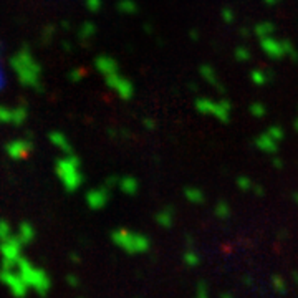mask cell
Segmentation results:
<instances>
[{"label":"cell","mask_w":298,"mask_h":298,"mask_svg":"<svg viewBox=\"0 0 298 298\" xmlns=\"http://www.w3.org/2000/svg\"><path fill=\"white\" fill-rule=\"evenodd\" d=\"M22 247L23 243L19 238V235H10L5 240H0V252H2V267L15 268L17 260L22 257Z\"/></svg>","instance_id":"4"},{"label":"cell","mask_w":298,"mask_h":298,"mask_svg":"<svg viewBox=\"0 0 298 298\" xmlns=\"http://www.w3.org/2000/svg\"><path fill=\"white\" fill-rule=\"evenodd\" d=\"M67 280L71 283V287H78V285H80V280L76 278V277H73V275H68Z\"/></svg>","instance_id":"9"},{"label":"cell","mask_w":298,"mask_h":298,"mask_svg":"<svg viewBox=\"0 0 298 298\" xmlns=\"http://www.w3.org/2000/svg\"><path fill=\"white\" fill-rule=\"evenodd\" d=\"M0 282L10 290V293L15 298H25L28 293V285L15 268L0 267Z\"/></svg>","instance_id":"3"},{"label":"cell","mask_w":298,"mask_h":298,"mask_svg":"<svg viewBox=\"0 0 298 298\" xmlns=\"http://www.w3.org/2000/svg\"><path fill=\"white\" fill-rule=\"evenodd\" d=\"M33 237H35V229L28 222H22L20 229H19V238L22 240L23 245H27V243L32 242Z\"/></svg>","instance_id":"6"},{"label":"cell","mask_w":298,"mask_h":298,"mask_svg":"<svg viewBox=\"0 0 298 298\" xmlns=\"http://www.w3.org/2000/svg\"><path fill=\"white\" fill-rule=\"evenodd\" d=\"M105 202H106V195L103 192H91L88 195V204H89V207H93V209H98L101 206H105Z\"/></svg>","instance_id":"7"},{"label":"cell","mask_w":298,"mask_h":298,"mask_svg":"<svg viewBox=\"0 0 298 298\" xmlns=\"http://www.w3.org/2000/svg\"><path fill=\"white\" fill-rule=\"evenodd\" d=\"M12 234V229H10V224L7 220H0V240H5V238H9Z\"/></svg>","instance_id":"8"},{"label":"cell","mask_w":298,"mask_h":298,"mask_svg":"<svg viewBox=\"0 0 298 298\" xmlns=\"http://www.w3.org/2000/svg\"><path fill=\"white\" fill-rule=\"evenodd\" d=\"M58 174L62 177L65 187L68 190H75L80 186V176H78V172H76V164L63 161V163L58 164Z\"/></svg>","instance_id":"5"},{"label":"cell","mask_w":298,"mask_h":298,"mask_svg":"<svg viewBox=\"0 0 298 298\" xmlns=\"http://www.w3.org/2000/svg\"><path fill=\"white\" fill-rule=\"evenodd\" d=\"M111 238L118 247L126 250L128 254H141V252H146V250L149 249V240L144 235L138 234V232H129V230L119 229V230L113 232Z\"/></svg>","instance_id":"2"},{"label":"cell","mask_w":298,"mask_h":298,"mask_svg":"<svg viewBox=\"0 0 298 298\" xmlns=\"http://www.w3.org/2000/svg\"><path fill=\"white\" fill-rule=\"evenodd\" d=\"M15 270L20 273V277L25 280L28 288H33L38 295L45 296L52 288V280L46 275L45 270L37 268L32 262L25 257H20L15 264Z\"/></svg>","instance_id":"1"}]
</instances>
